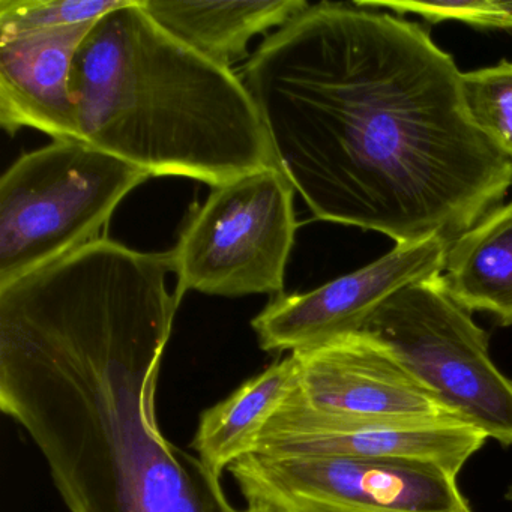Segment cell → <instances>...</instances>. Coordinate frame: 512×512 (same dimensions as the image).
Here are the masks:
<instances>
[{"label":"cell","mask_w":512,"mask_h":512,"mask_svg":"<svg viewBox=\"0 0 512 512\" xmlns=\"http://www.w3.org/2000/svg\"><path fill=\"white\" fill-rule=\"evenodd\" d=\"M488 437L464 422H400L322 412L290 392L263 428L253 454L283 457L407 458L458 475Z\"/></svg>","instance_id":"9c48e42d"},{"label":"cell","mask_w":512,"mask_h":512,"mask_svg":"<svg viewBox=\"0 0 512 512\" xmlns=\"http://www.w3.org/2000/svg\"><path fill=\"white\" fill-rule=\"evenodd\" d=\"M449 242L443 236H430L395 244L370 265L311 292L275 296L251 322L260 347L266 352L295 353L361 332L398 290L442 272Z\"/></svg>","instance_id":"ba28073f"},{"label":"cell","mask_w":512,"mask_h":512,"mask_svg":"<svg viewBox=\"0 0 512 512\" xmlns=\"http://www.w3.org/2000/svg\"><path fill=\"white\" fill-rule=\"evenodd\" d=\"M439 275L398 290L361 332L388 347L461 421L511 446L512 379L494 364L484 329L449 298Z\"/></svg>","instance_id":"5b68a950"},{"label":"cell","mask_w":512,"mask_h":512,"mask_svg":"<svg viewBox=\"0 0 512 512\" xmlns=\"http://www.w3.org/2000/svg\"><path fill=\"white\" fill-rule=\"evenodd\" d=\"M290 355L293 392L313 409L383 421L464 422L364 332Z\"/></svg>","instance_id":"30bf717a"},{"label":"cell","mask_w":512,"mask_h":512,"mask_svg":"<svg viewBox=\"0 0 512 512\" xmlns=\"http://www.w3.org/2000/svg\"><path fill=\"white\" fill-rule=\"evenodd\" d=\"M149 178L80 140L22 155L0 178V286L97 241Z\"/></svg>","instance_id":"277c9868"},{"label":"cell","mask_w":512,"mask_h":512,"mask_svg":"<svg viewBox=\"0 0 512 512\" xmlns=\"http://www.w3.org/2000/svg\"><path fill=\"white\" fill-rule=\"evenodd\" d=\"M439 280L464 310L512 326V203L497 206L449 242Z\"/></svg>","instance_id":"4fadbf2b"},{"label":"cell","mask_w":512,"mask_h":512,"mask_svg":"<svg viewBox=\"0 0 512 512\" xmlns=\"http://www.w3.org/2000/svg\"><path fill=\"white\" fill-rule=\"evenodd\" d=\"M130 0H0V37L95 23Z\"/></svg>","instance_id":"2e32d148"},{"label":"cell","mask_w":512,"mask_h":512,"mask_svg":"<svg viewBox=\"0 0 512 512\" xmlns=\"http://www.w3.org/2000/svg\"><path fill=\"white\" fill-rule=\"evenodd\" d=\"M461 74L418 23L320 2L269 35L239 77L317 220L407 244L452 241L512 185V160L473 122Z\"/></svg>","instance_id":"6da1fadb"},{"label":"cell","mask_w":512,"mask_h":512,"mask_svg":"<svg viewBox=\"0 0 512 512\" xmlns=\"http://www.w3.org/2000/svg\"><path fill=\"white\" fill-rule=\"evenodd\" d=\"M172 256L97 241L0 286V409L70 512H241L157 418Z\"/></svg>","instance_id":"7a4b0ae2"},{"label":"cell","mask_w":512,"mask_h":512,"mask_svg":"<svg viewBox=\"0 0 512 512\" xmlns=\"http://www.w3.org/2000/svg\"><path fill=\"white\" fill-rule=\"evenodd\" d=\"M229 470L280 512H475L457 475L425 461L248 454Z\"/></svg>","instance_id":"52a82bcc"},{"label":"cell","mask_w":512,"mask_h":512,"mask_svg":"<svg viewBox=\"0 0 512 512\" xmlns=\"http://www.w3.org/2000/svg\"><path fill=\"white\" fill-rule=\"evenodd\" d=\"M95 23L0 37V125L10 136L34 128L82 142L71 74Z\"/></svg>","instance_id":"8fae6325"},{"label":"cell","mask_w":512,"mask_h":512,"mask_svg":"<svg viewBox=\"0 0 512 512\" xmlns=\"http://www.w3.org/2000/svg\"><path fill=\"white\" fill-rule=\"evenodd\" d=\"M461 80L476 127L512 160V62L467 71Z\"/></svg>","instance_id":"9a60e30c"},{"label":"cell","mask_w":512,"mask_h":512,"mask_svg":"<svg viewBox=\"0 0 512 512\" xmlns=\"http://www.w3.org/2000/svg\"><path fill=\"white\" fill-rule=\"evenodd\" d=\"M241 512H280L269 503L259 499H247V509Z\"/></svg>","instance_id":"ac0fdd59"},{"label":"cell","mask_w":512,"mask_h":512,"mask_svg":"<svg viewBox=\"0 0 512 512\" xmlns=\"http://www.w3.org/2000/svg\"><path fill=\"white\" fill-rule=\"evenodd\" d=\"M295 191L281 169L211 188L170 251L179 301L187 292L224 298L284 295L298 230Z\"/></svg>","instance_id":"8992f818"},{"label":"cell","mask_w":512,"mask_h":512,"mask_svg":"<svg viewBox=\"0 0 512 512\" xmlns=\"http://www.w3.org/2000/svg\"><path fill=\"white\" fill-rule=\"evenodd\" d=\"M505 499L512 505V482L509 484V487L506 488Z\"/></svg>","instance_id":"d6986e66"},{"label":"cell","mask_w":512,"mask_h":512,"mask_svg":"<svg viewBox=\"0 0 512 512\" xmlns=\"http://www.w3.org/2000/svg\"><path fill=\"white\" fill-rule=\"evenodd\" d=\"M71 88L82 142L151 178L214 188L280 169L241 77L173 37L140 0L95 23L77 50Z\"/></svg>","instance_id":"3957f363"},{"label":"cell","mask_w":512,"mask_h":512,"mask_svg":"<svg viewBox=\"0 0 512 512\" xmlns=\"http://www.w3.org/2000/svg\"><path fill=\"white\" fill-rule=\"evenodd\" d=\"M295 383L296 364L290 355L205 410L193 440L197 457L221 478L235 461L253 454L263 428L283 406Z\"/></svg>","instance_id":"5bb4252c"},{"label":"cell","mask_w":512,"mask_h":512,"mask_svg":"<svg viewBox=\"0 0 512 512\" xmlns=\"http://www.w3.org/2000/svg\"><path fill=\"white\" fill-rule=\"evenodd\" d=\"M140 2L173 37L226 68L247 56L248 43L254 37L283 28L311 5L305 0Z\"/></svg>","instance_id":"7c38bea8"},{"label":"cell","mask_w":512,"mask_h":512,"mask_svg":"<svg viewBox=\"0 0 512 512\" xmlns=\"http://www.w3.org/2000/svg\"><path fill=\"white\" fill-rule=\"evenodd\" d=\"M359 7L415 14L430 23L457 20L476 28L512 29V0H358Z\"/></svg>","instance_id":"e0dca14e"}]
</instances>
